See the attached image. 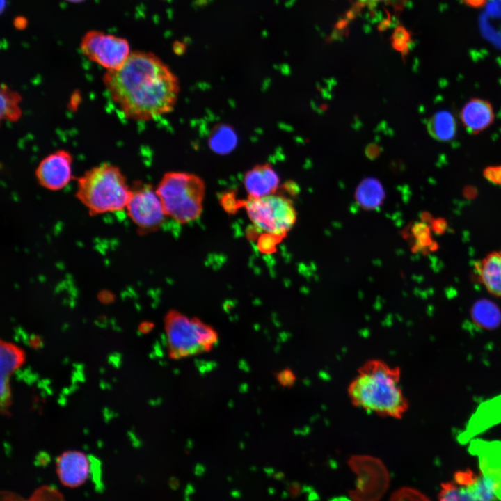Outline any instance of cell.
<instances>
[{
	"mask_svg": "<svg viewBox=\"0 0 501 501\" xmlns=\"http://www.w3.org/2000/svg\"><path fill=\"white\" fill-rule=\"evenodd\" d=\"M104 84L129 119L148 121L171 112L180 90L177 78L155 55L131 52L118 69L107 70Z\"/></svg>",
	"mask_w": 501,
	"mask_h": 501,
	"instance_id": "obj_1",
	"label": "cell"
},
{
	"mask_svg": "<svg viewBox=\"0 0 501 501\" xmlns=\"http://www.w3.org/2000/svg\"><path fill=\"white\" fill-rule=\"evenodd\" d=\"M401 370L379 359L365 363L348 388L351 403L382 417L400 419L408 403L401 386Z\"/></svg>",
	"mask_w": 501,
	"mask_h": 501,
	"instance_id": "obj_2",
	"label": "cell"
},
{
	"mask_svg": "<svg viewBox=\"0 0 501 501\" xmlns=\"http://www.w3.org/2000/svg\"><path fill=\"white\" fill-rule=\"evenodd\" d=\"M132 189L118 167L104 163L77 180L76 196L94 214L126 208Z\"/></svg>",
	"mask_w": 501,
	"mask_h": 501,
	"instance_id": "obj_3",
	"label": "cell"
},
{
	"mask_svg": "<svg viewBox=\"0 0 501 501\" xmlns=\"http://www.w3.org/2000/svg\"><path fill=\"white\" fill-rule=\"evenodd\" d=\"M155 190L166 214L175 221L184 224L200 216L206 187L200 176L185 172H167Z\"/></svg>",
	"mask_w": 501,
	"mask_h": 501,
	"instance_id": "obj_4",
	"label": "cell"
},
{
	"mask_svg": "<svg viewBox=\"0 0 501 501\" xmlns=\"http://www.w3.org/2000/svg\"><path fill=\"white\" fill-rule=\"evenodd\" d=\"M164 324L169 353L173 358L209 351L218 340L217 333L210 326L174 310L167 313Z\"/></svg>",
	"mask_w": 501,
	"mask_h": 501,
	"instance_id": "obj_5",
	"label": "cell"
},
{
	"mask_svg": "<svg viewBox=\"0 0 501 501\" xmlns=\"http://www.w3.org/2000/svg\"><path fill=\"white\" fill-rule=\"evenodd\" d=\"M238 206L245 208L257 228L282 239L296 221V212L292 201L276 193L259 198L248 196L245 200H237L236 207Z\"/></svg>",
	"mask_w": 501,
	"mask_h": 501,
	"instance_id": "obj_6",
	"label": "cell"
},
{
	"mask_svg": "<svg viewBox=\"0 0 501 501\" xmlns=\"http://www.w3.org/2000/svg\"><path fill=\"white\" fill-rule=\"evenodd\" d=\"M356 474V487L349 491L351 499L358 501L379 500L390 484L389 472L379 459L368 455H355L348 461Z\"/></svg>",
	"mask_w": 501,
	"mask_h": 501,
	"instance_id": "obj_7",
	"label": "cell"
},
{
	"mask_svg": "<svg viewBox=\"0 0 501 501\" xmlns=\"http://www.w3.org/2000/svg\"><path fill=\"white\" fill-rule=\"evenodd\" d=\"M80 47L86 57L107 70L120 68L130 54L126 39L98 31L86 33Z\"/></svg>",
	"mask_w": 501,
	"mask_h": 501,
	"instance_id": "obj_8",
	"label": "cell"
},
{
	"mask_svg": "<svg viewBox=\"0 0 501 501\" xmlns=\"http://www.w3.org/2000/svg\"><path fill=\"white\" fill-rule=\"evenodd\" d=\"M131 189L126 206L129 218L141 229L152 230L159 228L167 215L156 190L152 185L141 182L135 183Z\"/></svg>",
	"mask_w": 501,
	"mask_h": 501,
	"instance_id": "obj_9",
	"label": "cell"
},
{
	"mask_svg": "<svg viewBox=\"0 0 501 501\" xmlns=\"http://www.w3.org/2000/svg\"><path fill=\"white\" fill-rule=\"evenodd\" d=\"M468 451L477 457L480 473L497 500H501V440L472 438Z\"/></svg>",
	"mask_w": 501,
	"mask_h": 501,
	"instance_id": "obj_10",
	"label": "cell"
},
{
	"mask_svg": "<svg viewBox=\"0 0 501 501\" xmlns=\"http://www.w3.org/2000/svg\"><path fill=\"white\" fill-rule=\"evenodd\" d=\"M72 154L65 150H56L41 160L35 170V177L42 187L61 190L72 178Z\"/></svg>",
	"mask_w": 501,
	"mask_h": 501,
	"instance_id": "obj_11",
	"label": "cell"
},
{
	"mask_svg": "<svg viewBox=\"0 0 501 501\" xmlns=\"http://www.w3.org/2000/svg\"><path fill=\"white\" fill-rule=\"evenodd\" d=\"M501 422V395L482 403L470 418L464 429L457 436L461 444L468 443L475 436Z\"/></svg>",
	"mask_w": 501,
	"mask_h": 501,
	"instance_id": "obj_12",
	"label": "cell"
},
{
	"mask_svg": "<svg viewBox=\"0 0 501 501\" xmlns=\"http://www.w3.org/2000/svg\"><path fill=\"white\" fill-rule=\"evenodd\" d=\"M56 471L61 483L74 488L83 484L90 472V460L78 451L63 452L56 459Z\"/></svg>",
	"mask_w": 501,
	"mask_h": 501,
	"instance_id": "obj_13",
	"label": "cell"
},
{
	"mask_svg": "<svg viewBox=\"0 0 501 501\" xmlns=\"http://www.w3.org/2000/svg\"><path fill=\"white\" fill-rule=\"evenodd\" d=\"M280 178L269 164H258L248 170L244 184L248 197L259 198L275 193Z\"/></svg>",
	"mask_w": 501,
	"mask_h": 501,
	"instance_id": "obj_14",
	"label": "cell"
},
{
	"mask_svg": "<svg viewBox=\"0 0 501 501\" xmlns=\"http://www.w3.org/2000/svg\"><path fill=\"white\" fill-rule=\"evenodd\" d=\"M495 118L491 104L483 99L472 98L461 111L462 123L470 134H476L488 127Z\"/></svg>",
	"mask_w": 501,
	"mask_h": 501,
	"instance_id": "obj_15",
	"label": "cell"
},
{
	"mask_svg": "<svg viewBox=\"0 0 501 501\" xmlns=\"http://www.w3.org/2000/svg\"><path fill=\"white\" fill-rule=\"evenodd\" d=\"M24 359V356L20 349L10 343L1 342L0 346V390L2 408H6L10 404L9 377L22 365Z\"/></svg>",
	"mask_w": 501,
	"mask_h": 501,
	"instance_id": "obj_16",
	"label": "cell"
},
{
	"mask_svg": "<svg viewBox=\"0 0 501 501\" xmlns=\"http://www.w3.org/2000/svg\"><path fill=\"white\" fill-rule=\"evenodd\" d=\"M479 281L492 294L501 298V249L486 255L475 264Z\"/></svg>",
	"mask_w": 501,
	"mask_h": 501,
	"instance_id": "obj_17",
	"label": "cell"
},
{
	"mask_svg": "<svg viewBox=\"0 0 501 501\" xmlns=\"http://www.w3.org/2000/svg\"><path fill=\"white\" fill-rule=\"evenodd\" d=\"M356 200L364 209L374 210L384 200L385 191L382 184L375 178H366L358 186Z\"/></svg>",
	"mask_w": 501,
	"mask_h": 501,
	"instance_id": "obj_18",
	"label": "cell"
},
{
	"mask_svg": "<svg viewBox=\"0 0 501 501\" xmlns=\"http://www.w3.org/2000/svg\"><path fill=\"white\" fill-rule=\"evenodd\" d=\"M427 129L434 139L447 142L454 138L456 134V122L450 111H440L429 118Z\"/></svg>",
	"mask_w": 501,
	"mask_h": 501,
	"instance_id": "obj_19",
	"label": "cell"
},
{
	"mask_svg": "<svg viewBox=\"0 0 501 501\" xmlns=\"http://www.w3.org/2000/svg\"><path fill=\"white\" fill-rule=\"evenodd\" d=\"M471 317L477 326L485 329H495L501 323V311L498 305L488 299L476 301L471 308Z\"/></svg>",
	"mask_w": 501,
	"mask_h": 501,
	"instance_id": "obj_20",
	"label": "cell"
},
{
	"mask_svg": "<svg viewBox=\"0 0 501 501\" xmlns=\"http://www.w3.org/2000/svg\"><path fill=\"white\" fill-rule=\"evenodd\" d=\"M21 95L10 88L6 84H2L1 87V118L8 122H16L22 116L19 103Z\"/></svg>",
	"mask_w": 501,
	"mask_h": 501,
	"instance_id": "obj_21",
	"label": "cell"
},
{
	"mask_svg": "<svg viewBox=\"0 0 501 501\" xmlns=\"http://www.w3.org/2000/svg\"><path fill=\"white\" fill-rule=\"evenodd\" d=\"M237 138L234 130L227 125L218 126L212 132L209 138L211 148L219 154H226L237 144Z\"/></svg>",
	"mask_w": 501,
	"mask_h": 501,
	"instance_id": "obj_22",
	"label": "cell"
},
{
	"mask_svg": "<svg viewBox=\"0 0 501 501\" xmlns=\"http://www.w3.org/2000/svg\"><path fill=\"white\" fill-rule=\"evenodd\" d=\"M352 3L353 13L361 9H375L380 6L390 8L391 11L397 13L404 10L409 0H350Z\"/></svg>",
	"mask_w": 501,
	"mask_h": 501,
	"instance_id": "obj_23",
	"label": "cell"
},
{
	"mask_svg": "<svg viewBox=\"0 0 501 501\" xmlns=\"http://www.w3.org/2000/svg\"><path fill=\"white\" fill-rule=\"evenodd\" d=\"M438 498L440 500H472L467 489L453 481L441 484Z\"/></svg>",
	"mask_w": 501,
	"mask_h": 501,
	"instance_id": "obj_24",
	"label": "cell"
},
{
	"mask_svg": "<svg viewBox=\"0 0 501 501\" xmlns=\"http://www.w3.org/2000/svg\"><path fill=\"white\" fill-rule=\"evenodd\" d=\"M411 234L415 240V248H423L429 244V229L424 222L414 223L411 228Z\"/></svg>",
	"mask_w": 501,
	"mask_h": 501,
	"instance_id": "obj_25",
	"label": "cell"
},
{
	"mask_svg": "<svg viewBox=\"0 0 501 501\" xmlns=\"http://www.w3.org/2000/svg\"><path fill=\"white\" fill-rule=\"evenodd\" d=\"M393 45L395 49L400 51L402 55L407 54L410 44L411 43V35L408 31L403 27H397L395 31Z\"/></svg>",
	"mask_w": 501,
	"mask_h": 501,
	"instance_id": "obj_26",
	"label": "cell"
},
{
	"mask_svg": "<svg viewBox=\"0 0 501 501\" xmlns=\"http://www.w3.org/2000/svg\"><path fill=\"white\" fill-rule=\"evenodd\" d=\"M390 500H428L429 498L421 491L411 487H401L395 491L390 498Z\"/></svg>",
	"mask_w": 501,
	"mask_h": 501,
	"instance_id": "obj_27",
	"label": "cell"
},
{
	"mask_svg": "<svg viewBox=\"0 0 501 501\" xmlns=\"http://www.w3.org/2000/svg\"><path fill=\"white\" fill-rule=\"evenodd\" d=\"M479 477V475L476 474L474 471L469 468L463 470H459L456 472L454 475V482L466 488L475 484L477 481Z\"/></svg>",
	"mask_w": 501,
	"mask_h": 501,
	"instance_id": "obj_28",
	"label": "cell"
},
{
	"mask_svg": "<svg viewBox=\"0 0 501 501\" xmlns=\"http://www.w3.org/2000/svg\"><path fill=\"white\" fill-rule=\"evenodd\" d=\"M483 174L490 182L501 185V165L486 168Z\"/></svg>",
	"mask_w": 501,
	"mask_h": 501,
	"instance_id": "obj_29",
	"label": "cell"
},
{
	"mask_svg": "<svg viewBox=\"0 0 501 501\" xmlns=\"http://www.w3.org/2000/svg\"><path fill=\"white\" fill-rule=\"evenodd\" d=\"M277 379L279 383L285 387H290L293 385L296 381L295 374L289 369L280 372L277 375Z\"/></svg>",
	"mask_w": 501,
	"mask_h": 501,
	"instance_id": "obj_30",
	"label": "cell"
},
{
	"mask_svg": "<svg viewBox=\"0 0 501 501\" xmlns=\"http://www.w3.org/2000/svg\"><path fill=\"white\" fill-rule=\"evenodd\" d=\"M462 2L472 8H480L483 7L486 2V0H461Z\"/></svg>",
	"mask_w": 501,
	"mask_h": 501,
	"instance_id": "obj_31",
	"label": "cell"
},
{
	"mask_svg": "<svg viewBox=\"0 0 501 501\" xmlns=\"http://www.w3.org/2000/svg\"><path fill=\"white\" fill-rule=\"evenodd\" d=\"M431 224L432 228L436 232L443 231L446 226L445 221L443 218L436 219L433 221V223H431Z\"/></svg>",
	"mask_w": 501,
	"mask_h": 501,
	"instance_id": "obj_32",
	"label": "cell"
},
{
	"mask_svg": "<svg viewBox=\"0 0 501 501\" xmlns=\"http://www.w3.org/2000/svg\"><path fill=\"white\" fill-rule=\"evenodd\" d=\"M65 1H69V2H72V3H79V2H81V1H84V0H65Z\"/></svg>",
	"mask_w": 501,
	"mask_h": 501,
	"instance_id": "obj_33",
	"label": "cell"
}]
</instances>
